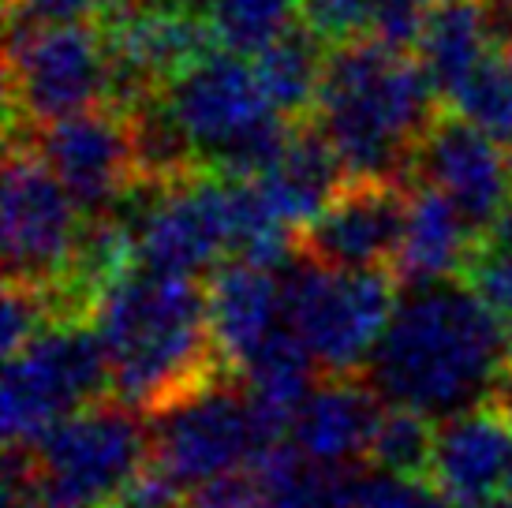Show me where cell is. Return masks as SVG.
<instances>
[{
    "mask_svg": "<svg viewBox=\"0 0 512 508\" xmlns=\"http://www.w3.org/2000/svg\"><path fill=\"white\" fill-rule=\"evenodd\" d=\"M494 49L486 30L483 0H438L427 15V27L415 42L419 64L427 71L438 98L453 101L483 57Z\"/></svg>",
    "mask_w": 512,
    "mask_h": 508,
    "instance_id": "obj_20",
    "label": "cell"
},
{
    "mask_svg": "<svg viewBox=\"0 0 512 508\" xmlns=\"http://www.w3.org/2000/svg\"><path fill=\"white\" fill-rule=\"evenodd\" d=\"M124 400L60 419L27 449L45 508H113L150 464V423Z\"/></svg>",
    "mask_w": 512,
    "mask_h": 508,
    "instance_id": "obj_5",
    "label": "cell"
},
{
    "mask_svg": "<svg viewBox=\"0 0 512 508\" xmlns=\"http://www.w3.org/2000/svg\"><path fill=\"white\" fill-rule=\"evenodd\" d=\"M34 150L86 217L113 213L143 184L131 113L105 101L34 131Z\"/></svg>",
    "mask_w": 512,
    "mask_h": 508,
    "instance_id": "obj_12",
    "label": "cell"
},
{
    "mask_svg": "<svg viewBox=\"0 0 512 508\" xmlns=\"http://www.w3.org/2000/svg\"><path fill=\"white\" fill-rule=\"evenodd\" d=\"M326 42H318L311 30L296 23L285 38H277L255 57L258 83L281 116H303L318 101L322 71H326Z\"/></svg>",
    "mask_w": 512,
    "mask_h": 508,
    "instance_id": "obj_21",
    "label": "cell"
},
{
    "mask_svg": "<svg viewBox=\"0 0 512 508\" xmlns=\"http://www.w3.org/2000/svg\"><path fill=\"white\" fill-rule=\"evenodd\" d=\"M434 98L419 60L359 38L329 49L311 113L348 180H404L438 116Z\"/></svg>",
    "mask_w": 512,
    "mask_h": 508,
    "instance_id": "obj_3",
    "label": "cell"
},
{
    "mask_svg": "<svg viewBox=\"0 0 512 508\" xmlns=\"http://www.w3.org/2000/svg\"><path fill=\"white\" fill-rule=\"evenodd\" d=\"M341 161L333 154V146L322 139L318 127H303L292 131L288 146L270 169L255 176L262 191L270 195L277 213L288 225L303 232L318 213L326 210V202L341 191Z\"/></svg>",
    "mask_w": 512,
    "mask_h": 508,
    "instance_id": "obj_19",
    "label": "cell"
},
{
    "mask_svg": "<svg viewBox=\"0 0 512 508\" xmlns=\"http://www.w3.org/2000/svg\"><path fill=\"white\" fill-rule=\"evenodd\" d=\"M486 404H494V408L505 415L512 423V359L505 363V370H501V378H498V385H494V393H490V400Z\"/></svg>",
    "mask_w": 512,
    "mask_h": 508,
    "instance_id": "obj_32",
    "label": "cell"
},
{
    "mask_svg": "<svg viewBox=\"0 0 512 508\" xmlns=\"http://www.w3.org/2000/svg\"><path fill=\"white\" fill-rule=\"evenodd\" d=\"M273 441L243 385L214 378L150 415V464L180 490L240 471Z\"/></svg>",
    "mask_w": 512,
    "mask_h": 508,
    "instance_id": "obj_9",
    "label": "cell"
},
{
    "mask_svg": "<svg viewBox=\"0 0 512 508\" xmlns=\"http://www.w3.org/2000/svg\"><path fill=\"white\" fill-rule=\"evenodd\" d=\"M109 0H8V30H38L86 23L94 12H105Z\"/></svg>",
    "mask_w": 512,
    "mask_h": 508,
    "instance_id": "obj_30",
    "label": "cell"
},
{
    "mask_svg": "<svg viewBox=\"0 0 512 508\" xmlns=\"http://www.w3.org/2000/svg\"><path fill=\"white\" fill-rule=\"evenodd\" d=\"M430 0H374V23L370 38L389 49H412L427 27Z\"/></svg>",
    "mask_w": 512,
    "mask_h": 508,
    "instance_id": "obj_28",
    "label": "cell"
},
{
    "mask_svg": "<svg viewBox=\"0 0 512 508\" xmlns=\"http://www.w3.org/2000/svg\"><path fill=\"white\" fill-rule=\"evenodd\" d=\"M0 426L8 449H30L60 419L98 404L109 389V359L94 322L57 318L30 337L19 352L4 355Z\"/></svg>",
    "mask_w": 512,
    "mask_h": 508,
    "instance_id": "obj_6",
    "label": "cell"
},
{
    "mask_svg": "<svg viewBox=\"0 0 512 508\" xmlns=\"http://www.w3.org/2000/svg\"><path fill=\"white\" fill-rule=\"evenodd\" d=\"M356 508H456L427 475H397V471H359Z\"/></svg>",
    "mask_w": 512,
    "mask_h": 508,
    "instance_id": "obj_25",
    "label": "cell"
},
{
    "mask_svg": "<svg viewBox=\"0 0 512 508\" xmlns=\"http://www.w3.org/2000/svg\"><path fill=\"white\" fill-rule=\"evenodd\" d=\"M430 479L456 508H490L512 479V423L494 404L441 419Z\"/></svg>",
    "mask_w": 512,
    "mask_h": 508,
    "instance_id": "obj_15",
    "label": "cell"
},
{
    "mask_svg": "<svg viewBox=\"0 0 512 508\" xmlns=\"http://www.w3.org/2000/svg\"><path fill=\"white\" fill-rule=\"evenodd\" d=\"M128 202L139 266L199 277L236 254V191L225 172L191 169L165 184H139Z\"/></svg>",
    "mask_w": 512,
    "mask_h": 508,
    "instance_id": "obj_8",
    "label": "cell"
},
{
    "mask_svg": "<svg viewBox=\"0 0 512 508\" xmlns=\"http://www.w3.org/2000/svg\"><path fill=\"white\" fill-rule=\"evenodd\" d=\"M490 508H512V501H494Z\"/></svg>",
    "mask_w": 512,
    "mask_h": 508,
    "instance_id": "obj_34",
    "label": "cell"
},
{
    "mask_svg": "<svg viewBox=\"0 0 512 508\" xmlns=\"http://www.w3.org/2000/svg\"><path fill=\"white\" fill-rule=\"evenodd\" d=\"M4 266L8 281L64 288L75 269L86 217L42 154L27 142L8 146L4 165Z\"/></svg>",
    "mask_w": 512,
    "mask_h": 508,
    "instance_id": "obj_11",
    "label": "cell"
},
{
    "mask_svg": "<svg viewBox=\"0 0 512 508\" xmlns=\"http://www.w3.org/2000/svg\"><path fill=\"white\" fill-rule=\"evenodd\" d=\"M419 180L453 198L475 232H486L505 210L512 191L509 154H501L494 135L475 127L468 116H434L430 131L415 150Z\"/></svg>",
    "mask_w": 512,
    "mask_h": 508,
    "instance_id": "obj_14",
    "label": "cell"
},
{
    "mask_svg": "<svg viewBox=\"0 0 512 508\" xmlns=\"http://www.w3.org/2000/svg\"><path fill=\"white\" fill-rule=\"evenodd\" d=\"M408 221L400 180H344L326 210L299 232V254L337 269H378L397 258Z\"/></svg>",
    "mask_w": 512,
    "mask_h": 508,
    "instance_id": "obj_13",
    "label": "cell"
},
{
    "mask_svg": "<svg viewBox=\"0 0 512 508\" xmlns=\"http://www.w3.org/2000/svg\"><path fill=\"white\" fill-rule=\"evenodd\" d=\"M131 4H180V0H131Z\"/></svg>",
    "mask_w": 512,
    "mask_h": 508,
    "instance_id": "obj_33",
    "label": "cell"
},
{
    "mask_svg": "<svg viewBox=\"0 0 512 508\" xmlns=\"http://www.w3.org/2000/svg\"><path fill=\"white\" fill-rule=\"evenodd\" d=\"M86 318L105 344L109 389L146 415L221 378L210 296L195 277L128 266L101 288Z\"/></svg>",
    "mask_w": 512,
    "mask_h": 508,
    "instance_id": "obj_2",
    "label": "cell"
},
{
    "mask_svg": "<svg viewBox=\"0 0 512 508\" xmlns=\"http://www.w3.org/2000/svg\"><path fill=\"white\" fill-rule=\"evenodd\" d=\"M191 154L225 176H262L288 146L292 131L258 83L255 60L206 53L157 90Z\"/></svg>",
    "mask_w": 512,
    "mask_h": 508,
    "instance_id": "obj_4",
    "label": "cell"
},
{
    "mask_svg": "<svg viewBox=\"0 0 512 508\" xmlns=\"http://www.w3.org/2000/svg\"><path fill=\"white\" fill-rule=\"evenodd\" d=\"M434 434H438L434 419L412 408L385 404L382 419L374 426V438H370L367 460L382 471H397V475H430Z\"/></svg>",
    "mask_w": 512,
    "mask_h": 508,
    "instance_id": "obj_23",
    "label": "cell"
},
{
    "mask_svg": "<svg viewBox=\"0 0 512 508\" xmlns=\"http://www.w3.org/2000/svg\"><path fill=\"white\" fill-rule=\"evenodd\" d=\"M475 225L460 213L453 198L438 187L423 184L408 195V221L400 236V251L393 258L397 277L404 284H427L460 277V269L475 258Z\"/></svg>",
    "mask_w": 512,
    "mask_h": 508,
    "instance_id": "obj_18",
    "label": "cell"
},
{
    "mask_svg": "<svg viewBox=\"0 0 512 508\" xmlns=\"http://www.w3.org/2000/svg\"><path fill=\"white\" fill-rule=\"evenodd\" d=\"M471 288L483 296V303L494 311L501 333L512 348V254H494L479 251V258H471Z\"/></svg>",
    "mask_w": 512,
    "mask_h": 508,
    "instance_id": "obj_27",
    "label": "cell"
},
{
    "mask_svg": "<svg viewBox=\"0 0 512 508\" xmlns=\"http://www.w3.org/2000/svg\"><path fill=\"white\" fill-rule=\"evenodd\" d=\"M509 340L471 281H427L397 299L367 363L370 389L393 408L449 419L490 400Z\"/></svg>",
    "mask_w": 512,
    "mask_h": 508,
    "instance_id": "obj_1",
    "label": "cell"
},
{
    "mask_svg": "<svg viewBox=\"0 0 512 508\" xmlns=\"http://www.w3.org/2000/svg\"><path fill=\"white\" fill-rule=\"evenodd\" d=\"M483 251H494V254H512V198L505 202V210L494 217V225L483 232Z\"/></svg>",
    "mask_w": 512,
    "mask_h": 508,
    "instance_id": "obj_31",
    "label": "cell"
},
{
    "mask_svg": "<svg viewBox=\"0 0 512 508\" xmlns=\"http://www.w3.org/2000/svg\"><path fill=\"white\" fill-rule=\"evenodd\" d=\"M509 172H512V142H509Z\"/></svg>",
    "mask_w": 512,
    "mask_h": 508,
    "instance_id": "obj_35",
    "label": "cell"
},
{
    "mask_svg": "<svg viewBox=\"0 0 512 508\" xmlns=\"http://www.w3.org/2000/svg\"><path fill=\"white\" fill-rule=\"evenodd\" d=\"M385 400L374 389L352 381V374L314 385L311 396L299 404L288 438L311 464L322 467H352L367 460L374 426L382 419Z\"/></svg>",
    "mask_w": 512,
    "mask_h": 508,
    "instance_id": "obj_17",
    "label": "cell"
},
{
    "mask_svg": "<svg viewBox=\"0 0 512 508\" xmlns=\"http://www.w3.org/2000/svg\"><path fill=\"white\" fill-rule=\"evenodd\" d=\"M199 12L228 53L258 57L299 23V0H202Z\"/></svg>",
    "mask_w": 512,
    "mask_h": 508,
    "instance_id": "obj_22",
    "label": "cell"
},
{
    "mask_svg": "<svg viewBox=\"0 0 512 508\" xmlns=\"http://www.w3.org/2000/svg\"><path fill=\"white\" fill-rule=\"evenodd\" d=\"M113 101V64L101 27L8 30V109L27 131Z\"/></svg>",
    "mask_w": 512,
    "mask_h": 508,
    "instance_id": "obj_10",
    "label": "cell"
},
{
    "mask_svg": "<svg viewBox=\"0 0 512 508\" xmlns=\"http://www.w3.org/2000/svg\"><path fill=\"white\" fill-rule=\"evenodd\" d=\"M456 113L498 142H512V49H490L464 90L453 98Z\"/></svg>",
    "mask_w": 512,
    "mask_h": 508,
    "instance_id": "obj_24",
    "label": "cell"
},
{
    "mask_svg": "<svg viewBox=\"0 0 512 508\" xmlns=\"http://www.w3.org/2000/svg\"><path fill=\"white\" fill-rule=\"evenodd\" d=\"M180 508H262V482L247 464L240 471H228V475L191 486Z\"/></svg>",
    "mask_w": 512,
    "mask_h": 508,
    "instance_id": "obj_29",
    "label": "cell"
},
{
    "mask_svg": "<svg viewBox=\"0 0 512 508\" xmlns=\"http://www.w3.org/2000/svg\"><path fill=\"white\" fill-rule=\"evenodd\" d=\"M206 296H210V325H214L217 352L232 370H240L281 329H288L281 269L236 258L217 269L214 281L206 284Z\"/></svg>",
    "mask_w": 512,
    "mask_h": 508,
    "instance_id": "obj_16",
    "label": "cell"
},
{
    "mask_svg": "<svg viewBox=\"0 0 512 508\" xmlns=\"http://www.w3.org/2000/svg\"><path fill=\"white\" fill-rule=\"evenodd\" d=\"M299 23L326 45L359 42L370 38L374 0H299Z\"/></svg>",
    "mask_w": 512,
    "mask_h": 508,
    "instance_id": "obj_26",
    "label": "cell"
},
{
    "mask_svg": "<svg viewBox=\"0 0 512 508\" xmlns=\"http://www.w3.org/2000/svg\"><path fill=\"white\" fill-rule=\"evenodd\" d=\"M299 254V251H296ZM288 325L329 378L356 374L397 311V284L378 269L322 266L307 254L281 269Z\"/></svg>",
    "mask_w": 512,
    "mask_h": 508,
    "instance_id": "obj_7",
    "label": "cell"
}]
</instances>
